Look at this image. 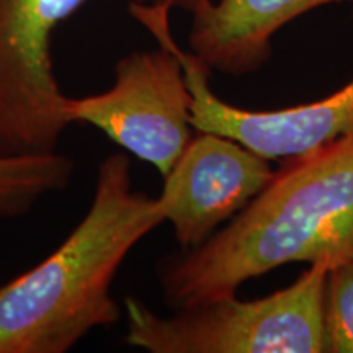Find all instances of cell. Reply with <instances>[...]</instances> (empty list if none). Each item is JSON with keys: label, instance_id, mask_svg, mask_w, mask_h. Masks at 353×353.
I'll use <instances>...</instances> for the list:
<instances>
[{"label": "cell", "instance_id": "cell-11", "mask_svg": "<svg viewBox=\"0 0 353 353\" xmlns=\"http://www.w3.org/2000/svg\"><path fill=\"white\" fill-rule=\"evenodd\" d=\"M143 2L148 3H157V6H164L170 10H187V12H195L196 8H200L203 3L210 2V0H143Z\"/></svg>", "mask_w": 353, "mask_h": 353}, {"label": "cell", "instance_id": "cell-8", "mask_svg": "<svg viewBox=\"0 0 353 353\" xmlns=\"http://www.w3.org/2000/svg\"><path fill=\"white\" fill-rule=\"evenodd\" d=\"M353 0H210L192 12L190 51L211 70L245 76L267 63L272 39L304 13Z\"/></svg>", "mask_w": 353, "mask_h": 353}, {"label": "cell", "instance_id": "cell-2", "mask_svg": "<svg viewBox=\"0 0 353 353\" xmlns=\"http://www.w3.org/2000/svg\"><path fill=\"white\" fill-rule=\"evenodd\" d=\"M164 221L157 198L132 188L128 154L105 157L90 208L68 239L0 286V353H65L92 330L117 324L114 276Z\"/></svg>", "mask_w": 353, "mask_h": 353}, {"label": "cell", "instance_id": "cell-10", "mask_svg": "<svg viewBox=\"0 0 353 353\" xmlns=\"http://www.w3.org/2000/svg\"><path fill=\"white\" fill-rule=\"evenodd\" d=\"M327 353H353V252L329 268L324 293Z\"/></svg>", "mask_w": 353, "mask_h": 353}, {"label": "cell", "instance_id": "cell-9", "mask_svg": "<svg viewBox=\"0 0 353 353\" xmlns=\"http://www.w3.org/2000/svg\"><path fill=\"white\" fill-rule=\"evenodd\" d=\"M74 170L76 162L57 151L0 154V219L21 218L44 196L63 192Z\"/></svg>", "mask_w": 353, "mask_h": 353}, {"label": "cell", "instance_id": "cell-1", "mask_svg": "<svg viewBox=\"0 0 353 353\" xmlns=\"http://www.w3.org/2000/svg\"><path fill=\"white\" fill-rule=\"evenodd\" d=\"M353 252V132L285 159L270 182L214 234L159 270L175 309L236 294L285 263Z\"/></svg>", "mask_w": 353, "mask_h": 353}, {"label": "cell", "instance_id": "cell-6", "mask_svg": "<svg viewBox=\"0 0 353 353\" xmlns=\"http://www.w3.org/2000/svg\"><path fill=\"white\" fill-rule=\"evenodd\" d=\"M85 2L0 0V154L54 152L70 126L52 34Z\"/></svg>", "mask_w": 353, "mask_h": 353}, {"label": "cell", "instance_id": "cell-3", "mask_svg": "<svg viewBox=\"0 0 353 353\" xmlns=\"http://www.w3.org/2000/svg\"><path fill=\"white\" fill-rule=\"evenodd\" d=\"M332 259L309 263L298 280L268 296L236 294L161 316L126 296V342L151 353H324V293Z\"/></svg>", "mask_w": 353, "mask_h": 353}, {"label": "cell", "instance_id": "cell-4", "mask_svg": "<svg viewBox=\"0 0 353 353\" xmlns=\"http://www.w3.org/2000/svg\"><path fill=\"white\" fill-rule=\"evenodd\" d=\"M64 112L70 125L97 128L162 176L193 138L192 94L182 64L161 44L121 57L112 87L81 99L65 97Z\"/></svg>", "mask_w": 353, "mask_h": 353}, {"label": "cell", "instance_id": "cell-7", "mask_svg": "<svg viewBox=\"0 0 353 353\" xmlns=\"http://www.w3.org/2000/svg\"><path fill=\"white\" fill-rule=\"evenodd\" d=\"M193 136L157 196L183 249L200 245L267 187L270 161L216 132Z\"/></svg>", "mask_w": 353, "mask_h": 353}, {"label": "cell", "instance_id": "cell-5", "mask_svg": "<svg viewBox=\"0 0 353 353\" xmlns=\"http://www.w3.org/2000/svg\"><path fill=\"white\" fill-rule=\"evenodd\" d=\"M170 12L157 3H130L132 19L182 64L195 131L226 136L268 161L301 156L353 132V81L325 99L280 110H245L221 100L210 87L211 69L172 37Z\"/></svg>", "mask_w": 353, "mask_h": 353}]
</instances>
